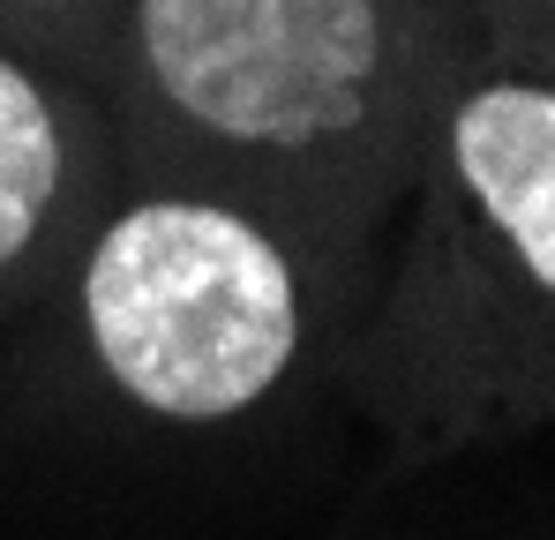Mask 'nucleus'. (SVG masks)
I'll return each instance as SVG.
<instances>
[{"label": "nucleus", "mask_w": 555, "mask_h": 540, "mask_svg": "<svg viewBox=\"0 0 555 540\" xmlns=\"http://www.w3.org/2000/svg\"><path fill=\"white\" fill-rule=\"evenodd\" d=\"M480 46L465 0H120L98 90L135 180L248 203L375 293L383 233Z\"/></svg>", "instance_id": "1"}, {"label": "nucleus", "mask_w": 555, "mask_h": 540, "mask_svg": "<svg viewBox=\"0 0 555 540\" xmlns=\"http://www.w3.org/2000/svg\"><path fill=\"white\" fill-rule=\"evenodd\" d=\"M338 390L405 473L555 428V68H459Z\"/></svg>", "instance_id": "2"}, {"label": "nucleus", "mask_w": 555, "mask_h": 540, "mask_svg": "<svg viewBox=\"0 0 555 540\" xmlns=\"http://www.w3.org/2000/svg\"><path fill=\"white\" fill-rule=\"evenodd\" d=\"M53 308L113 413L166 436H233L338 375L369 293L248 203L128 173Z\"/></svg>", "instance_id": "3"}, {"label": "nucleus", "mask_w": 555, "mask_h": 540, "mask_svg": "<svg viewBox=\"0 0 555 540\" xmlns=\"http://www.w3.org/2000/svg\"><path fill=\"white\" fill-rule=\"evenodd\" d=\"M120 180L105 90L0 46V323L53 300Z\"/></svg>", "instance_id": "4"}, {"label": "nucleus", "mask_w": 555, "mask_h": 540, "mask_svg": "<svg viewBox=\"0 0 555 540\" xmlns=\"http://www.w3.org/2000/svg\"><path fill=\"white\" fill-rule=\"evenodd\" d=\"M113 23H120V0H0V46L46 68H68L83 83H98L105 68Z\"/></svg>", "instance_id": "5"}, {"label": "nucleus", "mask_w": 555, "mask_h": 540, "mask_svg": "<svg viewBox=\"0 0 555 540\" xmlns=\"http://www.w3.org/2000/svg\"><path fill=\"white\" fill-rule=\"evenodd\" d=\"M488 46H503V53H526V61H541V68H555V0H541L533 15H518L511 30H495Z\"/></svg>", "instance_id": "6"}, {"label": "nucleus", "mask_w": 555, "mask_h": 540, "mask_svg": "<svg viewBox=\"0 0 555 540\" xmlns=\"http://www.w3.org/2000/svg\"><path fill=\"white\" fill-rule=\"evenodd\" d=\"M473 15H480V38H495V30H511L518 15H533L541 0H465Z\"/></svg>", "instance_id": "7"}]
</instances>
